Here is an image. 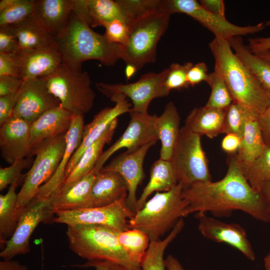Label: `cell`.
Wrapping results in <instances>:
<instances>
[{
    "mask_svg": "<svg viewBox=\"0 0 270 270\" xmlns=\"http://www.w3.org/2000/svg\"><path fill=\"white\" fill-rule=\"evenodd\" d=\"M227 163V172L221 180L197 182L183 189L182 197L188 203L186 216L194 212H210L214 216L228 217L240 210L259 221L270 222L264 194L245 178L235 154H229Z\"/></svg>",
    "mask_w": 270,
    "mask_h": 270,
    "instance_id": "obj_1",
    "label": "cell"
},
{
    "mask_svg": "<svg viewBox=\"0 0 270 270\" xmlns=\"http://www.w3.org/2000/svg\"><path fill=\"white\" fill-rule=\"evenodd\" d=\"M62 64L76 71L88 60L112 66L120 59V45L110 42L105 35L94 31L81 18L72 12L66 28L54 38Z\"/></svg>",
    "mask_w": 270,
    "mask_h": 270,
    "instance_id": "obj_2",
    "label": "cell"
},
{
    "mask_svg": "<svg viewBox=\"0 0 270 270\" xmlns=\"http://www.w3.org/2000/svg\"><path fill=\"white\" fill-rule=\"evenodd\" d=\"M214 68L222 75L233 100L259 116L270 106L264 88L233 52L228 40L214 38L208 44Z\"/></svg>",
    "mask_w": 270,
    "mask_h": 270,
    "instance_id": "obj_3",
    "label": "cell"
},
{
    "mask_svg": "<svg viewBox=\"0 0 270 270\" xmlns=\"http://www.w3.org/2000/svg\"><path fill=\"white\" fill-rule=\"evenodd\" d=\"M118 232L99 225L68 226L66 234L70 250L88 260L107 261L126 270H142L120 245Z\"/></svg>",
    "mask_w": 270,
    "mask_h": 270,
    "instance_id": "obj_4",
    "label": "cell"
},
{
    "mask_svg": "<svg viewBox=\"0 0 270 270\" xmlns=\"http://www.w3.org/2000/svg\"><path fill=\"white\" fill-rule=\"evenodd\" d=\"M183 189L182 184L178 183L168 191L156 192L128 220L129 228L144 232L150 242L160 240L180 218L186 217L188 203L182 197Z\"/></svg>",
    "mask_w": 270,
    "mask_h": 270,
    "instance_id": "obj_5",
    "label": "cell"
},
{
    "mask_svg": "<svg viewBox=\"0 0 270 270\" xmlns=\"http://www.w3.org/2000/svg\"><path fill=\"white\" fill-rule=\"evenodd\" d=\"M170 16L160 10L134 20L129 24L128 42L120 45V56L138 70L156 60L157 44L168 28Z\"/></svg>",
    "mask_w": 270,
    "mask_h": 270,
    "instance_id": "obj_6",
    "label": "cell"
},
{
    "mask_svg": "<svg viewBox=\"0 0 270 270\" xmlns=\"http://www.w3.org/2000/svg\"><path fill=\"white\" fill-rule=\"evenodd\" d=\"M41 78L60 106L73 116H84L91 110L96 94L87 72L74 70L62 64L54 72Z\"/></svg>",
    "mask_w": 270,
    "mask_h": 270,
    "instance_id": "obj_7",
    "label": "cell"
},
{
    "mask_svg": "<svg viewBox=\"0 0 270 270\" xmlns=\"http://www.w3.org/2000/svg\"><path fill=\"white\" fill-rule=\"evenodd\" d=\"M201 136L185 126L179 136L170 162L178 183L184 188L194 183L211 181L208 162L201 144Z\"/></svg>",
    "mask_w": 270,
    "mask_h": 270,
    "instance_id": "obj_8",
    "label": "cell"
},
{
    "mask_svg": "<svg viewBox=\"0 0 270 270\" xmlns=\"http://www.w3.org/2000/svg\"><path fill=\"white\" fill-rule=\"evenodd\" d=\"M66 146V134L42 142L33 152L36 158L18 194V206L22 208L36 196L42 185L56 172Z\"/></svg>",
    "mask_w": 270,
    "mask_h": 270,
    "instance_id": "obj_9",
    "label": "cell"
},
{
    "mask_svg": "<svg viewBox=\"0 0 270 270\" xmlns=\"http://www.w3.org/2000/svg\"><path fill=\"white\" fill-rule=\"evenodd\" d=\"M159 10L171 15L176 13L186 14L212 32L214 38L228 40L236 37L254 34L263 30L267 24L240 26L212 14L196 0H160Z\"/></svg>",
    "mask_w": 270,
    "mask_h": 270,
    "instance_id": "obj_10",
    "label": "cell"
},
{
    "mask_svg": "<svg viewBox=\"0 0 270 270\" xmlns=\"http://www.w3.org/2000/svg\"><path fill=\"white\" fill-rule=\"evenodd\" d=\"M126 198L104 206L58 212L53 221L68 226L99 225L122 232L129 229L128 220L134 214L126 205Z\"/></svg>",
    "mask_w": 270,
    "mask_h": 270,
    "instance_id": "obj_11",
    "label": "cell"
},
{
    "mask_svg": "<svg viewBox=\"0 0 270 270\" xmlns=\"http://www.w3.org/2000/svg\"><path fill=\"white\" fill-rule=\"evenodd\" d=\"M168 72V68L158 73L146 74L138 81L128 84L98 82L96 86L109 98L114 95L122 94L130 99L132 103L130 110L146 113L153 99L164 97L170 94L164 85Z\"/></svg>",
    "mask_w": 270,
    "mask_h": 270,
    "instance_id": "obj_12",
    "label": "cell"
},
{
    "mask_svg": "<svg viewBox=\"0 0 270 270\" xmlns=\"http://www.w3.org/2000/svg\"><path fill=\"white\" fill-rule=\"evenodd\" d=\"M56 194L48 198L36 196L28 204L20 208L16 228L0 253L4 260H12L17 255L30 252V240L32 234L40 222L52 216L51 207Z\"/></svg>",
    "mask_w": 270,
    "mask_h": 270,
    "instance_id": "obj_13",
    "label": "cell"
},
{
    "mask_svg": "<svg viewBox=\"0 0 270 270\" xmlns=\"http://www.w3.org/2000/svg\"><path fill=\"white\" fill-rule=\"evenodd\" d=\"M129 114L130 119L127 128L122 136L102 153L94 168L96 172L100 171L110 157L119 150L126 148L128 152H133L148 144H156L158 140L155 128L156 115L130 110Z\"/></svg>",
    "mask_w": 270,
    "mask_h": 270,
    "instance_id": "obj_14",
    "label": "cell"
},
{
    "mask_svg": "<svg viewBox=\"0 0 270 270\" xmlns=\"http://www.w3.org/2000/svg\"><path fill=\"white\" fill-rule=\"evenodd\" d=\"M60 106L40 78L24 80L18 92L13 116L30 124L47 110Z\"/></svg>",
    "mask_w": 270,
    "mask_h": 270,
    "instance_id": "obj_15",
    "label": "cell"
},
{
    "mask_svg": "<svg viewBox=\"0 0 270 270\" xmlns=\"http://www.w3.org/2000/svg\"><path fill=\"white\" fill-rule=\"evenodd\" d=\"M198 230L205 238L224 242L238 250L248 260L254 261L256 255L244 228L236 223H228L206 216L196 214Z\"/></svg>",
    "mask_w": 270,
    "mask_h": 270,
    "instance_id": "obj_16",
    "label": "cell"
},
{
    "mask_svg": "<svg viewBox=\"0 0 270 270\" xmlns=\"http://www.w3.org/2000/svg\"><path fill=\"white\" fill-rule=\"evenodd\" d=\"M110 99L116 103L115 106L104 108L94 116L90 123L84 126L82 141L66 166L64 180L74 168L85 150L102 136L114 120L120 116L129 112L132 107L124 95H114Z\"/></svg>",
    "mask_w": 270,
    "mask_h": 270,
    "instance_id": "obj_17",
    "label": "cell"
},
{
    "mask_svg": "<svg viewBox=\"0 0 270 270\" xmlns=\"http://www.w3.org/2000/svg\"><path fill=\"white\" fill-rule=\"evenodd\" d=\"M154 144H148L133 152L126 151L101 169L104 171L116 172L124 178L128 190L126 205L134 214L136 211V189L144 178V160L148 150Z\"/></svg>",
    "mask_w": 270,
    "mask_h": 270,
    "instance_id": "obj_18",
    "label": "cell"
},
{
    "mask_svg": "<svg viewBox=\"0 0 270 270\" xmlns=\"http://www.w3.org/2000/svg\"><path fill=\"white\" fill-rule=\"evenodd\" d=\"M30 128V123L14 116L0 126V154L8 163L32 158Z\"/></svg>",
    "mask_w": 270,
    "mask_h": 270,
    "instance_id": "obj_19",
    "label": "cell"
},
{
    "mask_svg": "<svg viewBox=\"0 0 270 270\" xmlns=\"http://www.w3.org/2000/svg\"><path fill=\"white\" fill-rule=\"evenodd\" d=\"M18 57L20 76L24 80L46 76L62 64L55 41L47 46L19 51Z\"/></svg>",
    "mask_w": 270,
    "mask_h": 270,
    "instance_id": "obj_20",
    "label": "cell"
},
{
    "mask_svg": "<svg viewBox=\"0 0 270 270\" xmlns=\"http://www.w3.org/2000/svg\"><path fill=\"white\" fill-rule=\"evenodd\" d=\"M73 115L61 106L50 109L30 124L31 156L34 150L44 141L66 134Z\"/></svg>",
    "mask_w": 270,
    "mask_h": 270,
    "instance_id": "obj_21",
    "label": "cell"
},
{
    "mask_svg": "<svg viewBox=\"0 0 270 270\" xmlns=\"http://www.w3.org/2000/svg\"><path fill=\"white\" fill-rule=\"evenodd\" d=\"M84 126V116H73L66 134V146L62 158L54 174L41 186L36 196L48 198L60 190L65 179L66 166L82 141Z\"/></svg>",
    "mask_w": 270,
    "mask_h": 270,
    "instance_id": "obj_22",
    "label": "cell"
},
{
    "mask_svg": "<svg viewBox=\"0 0 270 270\" xmlns=\"http://www.w3.org/2000/svg\"><path fill=\"white\" fill-rule=\"evenodd\" d=\"M97 172L93 169L86 175L62 185L52 202V214L88 208L92 187Z\"/></svg>",
    "mask_w": 270,
    "mask_h": 270,
    "instance_id": "obj_23",
    "label": "cell"
},
{
    "mask_svg": "<svg viewBox=\"0 0 270 270\" xmlns=\"http://www.w3.org/2000/svg\"><path fill=\"white\" fill-rule=\"evenodd\" d=\"M72 11V0H36L31 17L54 38L68 24Z\"/></svg>",
    "mask_w": 270,
    "mask_h": 270,
    "instance_id": "obj_24",
    "label": "cell"
},
{
    "mask_svg": "<svg viewBox=\"0 0 270 270\" xmlns=\"http://www.w3.org/2000/svg\"><path fill=\"white\" fill-rule=\"evenodd\" d=\"M127 184L118 173L100 170L96 174L90 196L88 208L110 204L128 196Z\"/></svg>",
    "mask_w": 270,
    "mask_h": 270,
    "instance_id": "obj_25",
    "label": "cell"
},
{
    "mask_svg": "<svg viewBox=\"0 0 270 270\" xmlns=\"http://www.w3.org/2000/svg\"><path fill=\"white\" fill-rule=\"evenodd\" d=\"M72 12L90 27H104L106 24L116 19L126 22L116 0H72Z\"/></svg>",
    "mask_w": 270,
    "mask_h": 270,
    "instance_id": "obj_26",
    "label": "cell"
},
{
    "mask_svg": "<svg viewBox=\"0 0 270 270\" xmlns=\"http://www.w3.org/2000/svg\"><path fill=\"white\" fill-rule=\"evenodd\" d=\"M180 120L177 108L172 102H168L162 114L157 116L155 128L161 142L160 158L170 160L179 136Z\"/></svg>",
    "mask_w": 270,
    "mask_h": 270,
    "instance_id": "obj_27",
    "label": "cell"
},
{
    "mask_svg": "<svg viewBox=\"0 0 270 270\" xmlns=\"http://www.w3.org/2000/svg\"><path fill=\"white\" fill-rule=\"evenodd\" d=\"M225 110L206 106L194 108L188 116L185 126L194 133L210 138L222 134Z\"/></svg>",
    "mask_w": 270,
    "mask_h": 270,
    "instance_id": "obj_28",
    "label": "cell"
},
{
    "mask_svg": "<svg viewBox=\"0 0 270 270\" xmlns=\"http://www.w3.org/2000/svg\"><path fill=\"white\" fill-rule=\"evenodd\" d=\"M178 184L170 160L159 158L154 162L150 169L149 181L138 200L136 211L142 208L153 192L168 191Z\"/></svg>",
    "mask_w": 270,
    "mask_h": 270,
    "instance_id": "obj_29",
    "label": "cell"
},
{
    "mask_svg": "<svg viewBox=\"0 0 270 270\" xmlns=\"http://www.w3.org/2000/svg\"><path fill=\"white\" fill-rule=\"evenodd\" d=\"M258 116L256 114H252L246 122L240 146L235 154L241 164H248L253 162L262 154L266 146L258 123Z\"/></svg>",
    "mask_w": 270,
    "mask_h": 270,
    "instance_id": "obj_30",
    "label": "cell"
},
{
    "mask_svg": "<svg viewBox=\"0 0 270 270\" xmlns=\"http://www.w3.org/2000/svg\"><path fill=\"white\" fill-rule=\"evenodd\" d=\"M118 123V119L116 118L111 123L102 136L85 150L78 164L64 180L62 186L70 184L86 175L94 168L103 152L104 145L111 142Z\"/></svg>",
    "mask_w": 270,
    "mask_h": 270,
    "instance_id": "obj_31",
    "label": "cell"
},
{
    "mask_svg": "<svg viewBox=\"0 0 270 270\" xmlns=\"http://www.w3.org/2000/svg\"><path fill=\"white\" fill-rule=\"evenodd\" d=\"M12 26L18 40V51H28L48 46L54 38L32 18Z\"/></svg>",
    "mask_w": 270,
    "mask_h": 270,
    "instance_id": "obj_32",
    "label": "cell"
},
{
    "mask_svg": "<svg viewBox=\"0 0 270 270\" xmlns=\"http://www.w3.org/2000/svg\"><path fill=\"white\" fill-rule=\"evenodd\" d=\"M234 54L256 77L270 91V62L252 52L244 42L242 36L228 40Z\"/></svg>",
    "mask_w": 270,
    "mask_h": 270,
    "instance_id": "obj_33",
    "label": "cell"
},
{
    "mask_svg": "<svg viewBox=\"0 0 270 270\" xmlns=\"http://www.w3.org/2000/svg\"><path fill=\"white\" fill-rule=\"evenodd\" d=\"M19 185L14 183L10 186L5 194L0 195V240L4 244L10 238L18 224L20 208L18 206L16 188Z\"/></svg>",
    "mask_w": 270,
    "mask_h": 270,
    "instance_id": "obj_34",
    "label": "cell"
},
{
    "mask_svg": "<svg viewBox=\"0 0 270 270\" xmlns=\"http://www.w3.org/2000/svg\"><path fill=\"white\" fill-rule=\"evenodd\" d=\"M184 225V218H182L164 239L150 242L140 264L142 270H166L164 250L181 232Z\"/></svg>",
    "mask_w": 270,
    "mask_h": 270,
    "instance_id": "obj_35",
    "label": "cell"
},
{
    "mask_svg": "<svg viewBox=\"0 0 270 270\" xmlns=\"http://www.w3.org/2000/svg\"><path fill=\"white\" fill-rule=\"evenodd\" d=\"M239 164L244 177L256 190L261 192L264 184L270 182V146L266 145L262 154L252 163Z\"/></svg>",
    "mask_w": 270,
    "mask_h": 270,
    "instance_id": "obj_36",
    "label": "cell"
},
{
    "mask_svg": "<svg viewBox=\"0 0 270 270\" xmlns=\"http://www.w3.org/2000/svg\"><path fill=\"white\" fill-rule=\"evenodd\" d=\"M118 238L130 258L134 263L140 266L150 244V240L148 235L138 229L129 228L119 232Z\"/></svg>",
    "mask_w": 270,
    "mask_h": 270,
    "instance_id": "obj_37",
    "label": "cell"
},
{
    "mask_svg": "<svg viewBox=\"0 0 270 270\" xmlns=\"http://www.w3.org/2000/svg\"><path fill=\"white\" fill-rule=\"evenodd\" d=\"M208 84L211 92L206 106L223 110L227 108L234 100L222 75L216 68L210 73Z\"/></svg>",
    "mask_w": 270,
    "mask_h": 270,
    "instance_id": "obj_38",
    "label": "cell"
},
{
    "mask_svg": "<svg viewBox=\"0 0 270 270\" xmlns=\"http://www.w3.org/2000/svg\"><path fill=\"white\" fill-rule=\"evenodd\" d=\"M254 114H256L242 104L233 101L225 110L222 134H232L242 138L246 122Z\"/></svg>",
    "mask_w": 270,
    "mask_h": 270,
    "instance_id": "obj_39",
    "label": "cell"
},
{
    "mask_svg": "<svg viewBox=\"0 0 270 270\" xmlns=\"http://www.w3.org/2000/svg\"><path fill=\"white\" fill-rule=\"evenodd\" d=\"M35 0H14L0 12V27L18 24L31 18L36 8Z\"/></svg>",
    "mask_w": 270,
    "mask_h": 270,
    "instance_id": "obj_40",
    "label": "cell"
},
{
    "mask_svg": "<svg viewBox=\"0 0 270 270\" xmlns=\"http://www.w3.org/2000/svg\"><path fill=\"white\" fill-rule=\"evenodd\" d=\"M126 22H132L159 10L160 0H118Z\"/></svg>",
    "mask_w": 270,
    "mask_h": 270,
    "instance_id": "obj_41",
    "label": "cell"
},
{
    "mask_svg": "<svg viewBox=\"0 0 270 270\" xmlns=\"http://www.w3.org/2000/svg\"><path fill=\"white\" fill-rule=\"evenodd\" d=\"M32 158H26L18 160L9 166L0 168V190L14 183L20 184L26 177L22 170L28 167L32 162Z\"/></svg>",
    "mask_w": 270,
    "mask_h": 270,
    "instance_id": "obj_42",
    "label": "cell"
},
{
    "mask_svg": "<svg viewBox=\"0 0 270 270\" xmlns=\"http://www.w3.org/2000/svg\"><path fill=\"white\" fill-rule=\"evenodd\" d=\"M194 64L188 62L184 64H172L168 68V72L164 82L166 90L170 92L173 90H180L188 88L187 74Z\"/></svg>",
    "mask_w": 270,
    "mask_h": 270,
    "instance_id": "obj_43",
    "label": "cell"
},
{
    "mask_svg": "<svg viewBox=\"0 0 270 270\" xmlns=\"http://www.w3.org/2000/svg\"><path fill=\"white\" fill-rule=\"evenodd\" d=\"M104 27V34L107 40L111 43L124 45L128 42L129 36V26L122 20L116 19L108 24Z\"/></svg>",
    "mask_w": 270,
    "mask_h": 270,
    "instance_id": "obj_44",
    "label": "cell"
},
{
    "mask_svg": "<svg viewBox=\"0 0 270 270\" xmlns=\"http://www.w3.org/2000/svg\"><path fill=\"white\" fill-rule=\"evenodd\" d=\"M18 51V40L12 26L0 27V53H13Z\"/></svg>",
    "mask_w": 270,
    "mask_h": 270,
    "instance_id": "obj_45",
    "label": "cell"
},
{
    "mask_svg": "<svg viewBox=\"0 0 270 270\" xmlns=\"http://www.w3.org/2000/svg\"><path fill=\"white\" fill-rule=\"evenodd\" d=\"M2 76L20 77L18 52L0 53V76Z\"/></svg>",
    "mask_w": 270,
    "mask_h": 270,
    "instance_id": "obj_46",
    "label": "cell"
},
{
    "mask_svg": "<svg viewBox=\"0 0 270 270\" xmlns=\"http://www.w3.org/2000/svg\"><path fill=\"white\" fill-rule=\"evenodd\" d=\"M210 73L206 64L204 62H199L192 66L188 70L186 80L190 86H194L202 82H208Z\"/></svg>",
    "mask_w": 270,
    "mask_h": 270,
    "instance_id": "obj_47",
    "label": "cell"
},
{
    "mask_svg": "<svg viewBox=\"0 0 270 270\" xmlns=\"http://www.w3.org/2000/svg\"><path fill=\"white\" fill-rule=\"evenodd\" d=\"M18 92L0 97V126L12 116Z\"/></svg>",
    "mask_w": 270,
    "mask_h": 270,
    "instance_id": "obj_48",
    "label": "cell"
},
{
    "mask_svg": "<svg viewBox=\"0 0 270 270\" xmlns=\"http://www.w3.org/2000/svg\"><path fill=\"white\" fill-rule=\"evenodd\" d=\"M24 81L18 76H0V97L18 92Z\"/></svg>",
    "mask_w": 270,
    "mask_h": 270,
    "instance_id": "obj_49",
    "label": "cell"
},
{
    "mask_svg": "<svg viewBox=\"0 0 270 270\" xmlns=\"http://www.w3.org/2000/svg\"><path fill=\"white\" fill-rule=\"evenodd\" d=\"M241 139L240 137L234 134H226L221 142V148L228 154H236L240 148Z\"/></svg>",
    "mask_w": 270,
    "mask_h": 270,
    "instance_id": "obj_50",
    "label": "cell"
},
{
    "mask_svg": "<svg viewBox=\"0 0 270 270\" xmlns=\"http://www.w3.org/2000/svg\"><path fill=\"white\" fill-rule=\"evenodd\" d=\"M200 4L208 12L218 16L226 18L225 4L222 0H200Z\"/></svg>",
    "mask_w": 270,
    "mask_h": 270,
    "instance_id": "obj_51",
    "label": "cell"
},
{
    "mask_svg": "<svg viewBox=\"0 0 270 270\" xmlns=\"http://www.w3.org/2000/svg\"><path fill=\"white\" fill-rule=\"evenodd\" d=\"M258 120L264 144L270 146V106L258 116Z\"/></svg>",
    "mask_w": 270,
    "mask_h": 270,
    "instance_id": "obj_52",
    "label": "cell"
},
{
    "mask_svg": "<svg viewBox=\"0 0 270 270\" xmlns=\"http://www.w3.org/2000/svg\"><path fill=\"white\" fill-rule=\"evenodd\" d=\"M76 266L83 268L92 267L96 270H126L118 264L100 260H88L83 264H76Z\"/></svg>",
    "mask_w": 270,
    "mask_h": 270,
    "instance_id": "obj_53",
    "label": "cell"
},
{
    "mask_svg": "<svg viewBox=\"0 0 270 270\" xmlns=\"http://www.w3.org/2000/svg\"><path fill=\"white\" fill-rule=\"evenodd\" d=\"M248 42V47L254 54L270 50V36L250 38Z\"/></svg>",
    "mask_w": 270,
    "mask_h": 270,
    "instance_id": "obj_54",
    "label": "cell"
},
{
    "mask_svg": "<svg viewBox=\"0 0 270 270\" xmlns=\"http://www.w3.org/2000/svg\"><path fill=\"white\" fill-rule=\"evenodd\" d=\"M0 270H28L24 264L12 260H3L0 262Z\"/></svg>",
    "mask_w": 270,
    "mask_h": 270,
    "instance_id": "obj_55",
    "label": "cell"
},
{
    "mask_svg": "<svg viewBox=\"0 0 270 270\" xmlns=\"http://www.w3.org/2000/svg\"><path fill=\"white\" fill-rule=\"evenodd\" d=\"M164 264L167 270H184L178 260L172 254L164 260Z\"/></svg>",
    "mask_w": 270,
    "mask_h": 270,
    "instance_id": "obj_56",
    "label": "cell"
},
{
    "mask_svg": "<svg viewBox=\"0 0 270 270\" xmlns=\"http://www.w3.org/2000/svg\"><path fill=\"white\" fill-rule=\"evenodd\" d=\"M261 192L264 194L267 202L268 210L270 214V182L264 184L262 189Z\"/></svg>",
    "mask_w": 270,
    "mask_h": 270,
    "instance_id": "obj_57",
    "label": "cell"
},
{
    "mask_svg": "<svg viewBox=\"0 0 270 270\" xmlns=\"http://www.w3.org/2000/svg\"><path fill=\"white\" fill-rule=\"evenodd\" d=\"M138 70L136 68L130 64H126L125 68V76L127 80H130Z\"/></svg>",
    "mask_w": 270,
    "mask_h": 270,
    "instance_id": "obj_58",
    "label": "cell"
},
{
    "mask_svg": "<svg viewBox=\"0 0 270 270\" xmlns=\"http://www.w3.org/2000/svg\"><path fill=\"white\" fill-rule=\"evenodd\" d=\"M259 57L270 62V50L254 54Z\"/></svg>",
    "mask_w": 270,
    "mask_h": 270,
    "instance_id": "obj_59",
    "label": "cell"
},
{
    "mask_svg": "<svg viewBox=\"0 0 270 270\" xmlns=\"http://www.w3.org/2000/svg\"><path fill=\"white\" fill-rule=\"evenodd\" d=\"M265 270H270V252H269L264 259Z\"/></svg>",
    "mask_w": 270,
    "mask_h": 270,
    "instance_id": "obj_60",
    "label": "cell"
}]
</instances>
